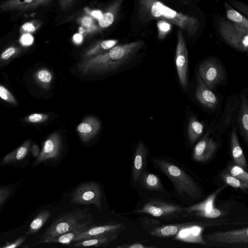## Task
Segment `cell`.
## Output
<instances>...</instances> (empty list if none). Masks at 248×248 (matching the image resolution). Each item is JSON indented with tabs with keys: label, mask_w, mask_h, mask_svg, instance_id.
<instances>
[{
	"label": "cell",
	"mask_w": 248,
	"mask_h": 248,
	"mask_svg": "<svg viewBox=\"0 0 248 248\" xmlns=\"http://www.w3.org/2000/svg\"><path fill=\"white\" fill-rule=\"evenodd\" d=\"M190 222L163 225L149 231L150 234L157 237L166 238L174 236L181 229Z\"/></svg>",
	"instance_id": "603a6c76"
},
{
	"label": "cell",
	"mask_w": 248,
	"mask_h": 248,
	"mask_svg": "<svg viewBox=\"0 0 248 248\" xmlns=\"http://www.w3.org/2000/svg\"><path fill=\"white\" fill-rule=\"evenodd\" d=\"M73 40L76 44H80L82 41V36L81 34H76L73 36Z\"/></svg>",
	"instance_id": "7dc6e473"
},
{
	"label": "cell",
	"mask_w": 248,
	"mask_h": 248,
	"mask_svg": "<svg viewBox=\"0 0 248 248\" xmlns=\"http://www.w3.org/2000/svg\"><path fill=\"white\" fill-rule=\"evenodd\" d=\"M48 115L43 113H33L26 118L27 121L32 123H42L46 121Z\"/></svg>",
	"instance_id": "ab89813d"
},
{
	"label": "cell",
	"mask_w": 248,
	"mask_h": 248,
	"mask_svg": "<svg viewBox=\"0 0 248 248\" xmlns=\"http://www.w3.org/2000/svg\"><path fill=\"white\" fill-rule=\"evenodd\" d=\"M117 248H154L152 246H146L142 243L139 242L130 243L127 244H121L116 247Z\"/></svg>",
	"instance_id": "ee69618b"
},
{
	"label": "cell",
	"mask_w": 248,
	"mask_h": 248,
	"mask_svg": "<svg viewBox=\"0 0 248 248\" xmlns=\"http://www.w3.org/2000/svg\"><path fill=\"white\" fill-rule=\"evenodd\" d=\"M237 123L241 136L246 143L248 142V104L246 95H241V105Z\"/></svg>",
	"instance_id": "ffe728a7"
},
{
	"label": "cell",
	"mask_w": 248,
	"mask_h": 248,
	"mask_svg": "<svg viewBox=\"0 0 248 248\" xmlns=\"http://www.w3.org/2000/svg\"><path fill=\"white\" fill-rule=\"evenodd\" d=\"M217 147V144L208 134L205 135L196 144L193 157L197 162H204L211 159Z\"/></svg>",
	"instance_id": "5bb4252c"
},
{
	"label": "cell",
	"mask_w": 248,
	"mask_h": 248,
	"mask_svg": "<svg viewBox=\"0 0 248 248\" xmlns=\"http://www.w3.org/2000/svg\"><path fill=\"white\" fill-rule=\"evenodd\" d=\"M230 174L233 177L248 184V173L243 168L237 165L232 166Z\"/></svg>",
	"instance_id": "d590c367"
},
{
	"label": "cell",
	"mask_w": 248,
	"mask_h": 248,
	"mask_svg": "<svg viewBox=\"0 0 248 248\" xmlns=\"http://www.w3.org/2000/svg\"><path fill=\"white\" fill-rule=\"evenodd\" d=\"M119 233L120 232L109 233L82 241L73 242L70 244L72 247L75 248L106 246L115 240Z\"/></svg>",
	"instance_id": "d6986e66"
},
{
	"label": "cell",
	"mask_w": 248,
	"mask_h": 248,
	"mask_svg": "<svg viewBox=\"0 0 248 248\" xmlns=\"http://www.w3.org/2000/svg\"><path fill=\"white\" fill-rule=\"evenodd\" d=\"M93 217L87 209H77L67 212L56 219L41 237L42 243L48 238L66 233L90 224Z\"/></svg>",
	"instance_id": "277c9868"
},
{
	"label": "cell",
	"mask_w": 248,
	"mask_h": 248,
	"mask_svg": "<svg viewBox=\"0 0 248 248\" xmlns=\"http://www.w3.org/2000/svg\"><path fill=\"white\" fill-rule=\"evenodd\" d=\"M139 19L146 23L155 19H163L174 24L190 36L195 35L200 22L194 16L179 13L159 0H138Z\"/></svg>",
	"instance_id": "6da1fadb"
},
{
	"label": "cell",
	"mask_w": 248,
	"mask_h": 248,
	"mask_svg": "<svg viewBox=\"0 0 248 248\" xmlns=\"http://www.w3.org/2000/svg\"><path fill=\"white\" fill-rule=\"evenodd\" d=\"M51 213L48 210H44L40 212L31 222L26 234L36 233L46 223L50 217Z\"/></svg>",
	"instance_id": "4dcf8cb0"
},
{
	"label": "cell",
	"mask_w": 248,
	"mask_h": 248,
	"mask_svg": "<svg viewBox=\"0 0 248 248\" xmlns=\"http://www.w3.org/2000/svg\"><path fill=\"white\" fill-rule=\"evenodd\" d=\"M124 0H114L109 5L106 11L99 18V26L106 28L110 26L114 21Z\"/></svg>",
	"instance_id": "7402d4cb"
},
{
	"label": "cell",
	"mask_w": 248,
	"mask_h": 248,
	"mask_svg": "<svg viewBox=\"0 0 248 248\" xmlns=\"http://www.w3.org/2000/svg\"><path fill=\"white\" fill-rule=\"evenodd\" d=\"M118 41L116 39L97 41L86 50L83 57L89 59L104 53L116 45Z\"/></svg>",
	"instance_id": "cb8c5ba5"
},
{
	"label": "cell",
	"mask_w": 248,
	"mask_h": 248,
	"mask_svg": "<svg viewBox=\"0 0 248 248\" xmlns=\"http://www.w3.org/2000/svg\"><path fill=\"white\" fill-rule=\"evenodd\" d=\"M35 77L42 86L45 88H48L52 81V75L48 70L43 68L37 71Z\"/></svg>",
	"instance_id": "1f68e13d"
},
{
	"label": "cell",
	"mask_w": 248,
	"mask_h": 248,
	"mask_svg": "<svg viewBox=\"0 0 248 248\" xmlns=\"http://www.w3.org/2000/svg\"><path fill=\"white\" fill-rule=\"evenodd\" d=\"M177 43L175 51V65L180 83L184 89L187 86L188 53L181 30L177 33Z\"/></svg>",
	"instance_id": "ba28073f"
},
{
	"label": "cell",
	"mask_w": 248,
	"mask_h": 248,
	"mask_svg": "<svg viewBox=\"0 0 248 248\" xmlns=\"http://www.w3.org/2000/svg\"><path fill=\"white\" fill-rule=\"evenodd\" d=\"M196 216L206 218H215L222 215V212L218 208L214 207L210 211L193 214Z\"/></svg>",
	"instance_id": "74e56055"
},
{
	"label": "cell",
	"mask_w": 248,
	"mask_h": 248,
	"mask_svg": "<svg viewBox=\"0 0 248 248\" xmlns=\"http://www.w3.org/2000/svg\"><path fill=\"white\" fill-rule=\"evenodd\" d=\"M102 193L99 186L94 182H88L79 185L73 192L71 202L78 204H93L101 210Z\"/></svg>",
	"instance_id": "8992f818"
},
{
	"label": "cell",
	"mask_w": 248,
	"mask_h": 248,
	"mask_svg": "<svg viewBox=\"0 0 248 248\" xmlns=\"http://www.w3.org/2000/svg\"><path fill=\"white\" fill-rule=\"evenodd\" d=\"M183 211L184 209L179 205L152 200L145 203L141 208L128 214H147L156 217L167 218L177 216Z\"/></svg>",
	"instance_id": "52a82bcc"
},
{
	"label": "cell",
	"mask_w": 248,
	"mask_h": 248,
	"mask_svg": "<svg viewBox=\"0 0 248 248\" xmlns=\"http://www.w3.org/2000/svg\"><path fill=\"white\" fill-rule=\"evenodd\" d=\"M139 180L147 189L159 191L163 188L159 178L153 173L143 171Z\"/></svg>",
	"instance_id": "4316f807"
},
{
	"label": "cell",
	"mask_w": 248,
	"mask_h": 248,
	"mask_svg": "<svg viewBox=\"0 0 248 248\" xmlns=\"http://www.w3.org/2000/svg\"><path fill=\"white\" fill-rule=\"evenodd\" d=\"M221 224L211 222H190L181 229L175 235L176 240L204 245L206 242L202 238V233L206 226Z\"/></svg>",
	"instance_id": "8fae6325"
},
{
	"label": "cell",
	"mask_w": 248,
	"mask_h": 248,
	"mask_svg": "<svg viewBox=\"0 0 248 248\" xmlns=\"http://www.w3.org/2000/svg\"><path fill=\"white\" fill-rule=\"evenodd\" d=\"M208 241L231 244H245L248 243V228L226 231L217 232L207 235Z\"/></svg>",
	"instance_id": "30bf717a"
},
{
	"label": "cell",
	"mask_w": 248,
	"mask_h": 248,
	"mask_svg": "<svg viewBox=\"0 0 248 248\" xmlns=\"http://www.w3.org/2000/svg\"><path fill=\"white\" fill-rule=\"evenodd\" d=\"M33 37L31 33H23L21 35L19 42L23 46H30L33 42Z\"/></svg>",
	"instance_id": "7bdbcfd3"
},
{
	"label": "cell",
	"mask_w": 248,
	"mask_h": 248,
	"mask_svg": "<svg viewBox=\"0 0 248 248\" xmlns=\"http://www.w3.org/2000/svg\"><path fill=\"white\" fill-rule=\"evenodd\" d=\"M20 49L18 47L15 46H12L6 48L1 54L0 58L3 60H7L12 58L13 56L18 54L20 51Z\"/></svg>",
	"instance_id": "f35d334b"
},
{
	"label": "cell",
	"mask_w": 248,
	"mask_h": 248,
	"mask_svg": "<svg viewBox=\"0 0 248 248\" xmlns=\"http://www.w3.org/2000/svg\"><path fill=\"white\" fill-rule=\"evenodd\" d=\"M100 128V123L95 117L88 116L77 126V132L82 141L86 142L93 139Z\"/></svg>",
	"instance_id": "e0dca14e"
},
{
	"label": "cell",
	"mask_w": 248,
	"mask_h": 248,
	"mask_svg": "<svg viewBox=\"0 0 248 248\" xmlns=\"http://www.w3.org/2000/svg\"><path fill=\"white\" fill-rule=\"evenodd\" d=\"M229 0L230 3L232 4L235 8L237 9L246 16H248V6L247 4L235 0Z\"/></svg>",
	"instance_id": "60d3db41"
},
{
	"label": "cell",
	"mask_w": 248,
	"mask_h": 248,
	"mask_svg": "<svg viewBox=\"0 0 248 248\" xmlns=\"http://www.w3.org/2000/svg\"><path fill=\"white\" fill-rule=\"evenodd\" d=\"M158 37L159 39H164L170 31L172 24L163 19H158L157 21Z\"/></svg>",
	"instance_id": "836d02e7"
},
{
	"label": "cell",
	"mask_w": 248,
	"mask_h": 248,
	"mask_svg": "<svg viewBox=\"0 0 248 248\" xmlns=\"http://www.w3.org/2000/svg\"><path fill=\"white\" fill-rule=\"evenodd\" d=\"M42 25V22L38 20H33L23 24L20 28L21 34L34 33L37 31Z\"/></svg>",
	"instance_id": "e575fe53"
},
{
	"label": "cell",
	"mask_w": 248,
	"mask_h": 248,
	"mask_svg": "<svg viewBox=\"0 0 248 248\" xmlns=\"http://www.w3.org/2000/svg\"><path fill=\"white\" fill-rule=\"evenodd\" d=\"M52 0H7L0 5L3 11L18 10L22 11L36 9L41 6L49 5Z\"/></svg>",
	"instance_id": "9a60e30c"
},
{
	"label": "cell",
	"mask_w": 248,
	"mask_h": 248,
	"mask_svg": "<svg viewBox=\"0 0 248 248\" xmlns=\"http://www.w3.org/2000/svg\"><path fill=\"white\" fill-rule=\"evenodd\" d=\"M203 130V124L194 116L189 118L187 126V135L189 141L194 143L201 136Z\"/></svg>",
	"instance_id": "83f0119b"
},
{
	"label": "cell",
	"mask_w": 248,
	"mask_h": 248,
	"mask_svg": "<svg viewBox=\"0 0 248 248\" xmlns=\"http://www.w3.org/2000/svg\"><path fill=\"white\" fill-rule=\"evenodd\" d=\"M75 0H59L60 8L62 11L69 9L73 4Z\"/></svg>",
	"instance_id": "f6af8a7d"
},
{
	"label": "cell",
	"mask_w": 248,
	"mask_h": 248,
	"mask_svg": "<svg viewBox=\"0 0 248 248\" xmlns=\"http://www.w3.org/2000/svg\"><path fill=\"white\" fill-rule=\"evenodd\" d=\"M125 226L122 223L111 222L102 225L90 226L78 233L74 238L73 242L82 241L93 237L105 235L109 233L121 232Z\"/></svg>",
	"instance_id": "7c38bea8"
},
{
	"label": "cell",
	"mask_w": 248,
	"mask_h": 248,
	"mask_svg": "<svg viewBox=\"0 0 248 248\" xmlns=\"http://www.w3.org/2000/svg\"><path fill=\"white\" fill-rule=\"evenodd\" d=\"M0 97L5 101L16 105L17 101L12 93L3 86L0 85Z\"/></svg>",
	"instance_id": "8d00e7d4"
},
{
	"label": "cell",
	"mask_w": 248,
	"mask_h": 248,
	"mask_svg": "<svg viewBox=\"0 0 248 248\" xmlns=\"http://www.w3.org/2000/svg\"><path fill=\"white\" fill-rule=\"evenodd\" d=\"M222 177L228 185L233 187L239 188L243 190H246L248 188V183L232 176L230 173H224L222 175Z\"/></svg>",
	"instance_id": "d6a6232c"
},
{
	"label": "cell",
	"mask_w": 248,
	"mask_h": 248,
	"mask_svg": "<svg viewBox=\"0 0 248 248\" xmlns=\"http://www.w3.org/2000/svg\"><path fill=\"white\" fill-rule=\"evenodd\" d=\"M231 147L234 163L244 170H247L248 168L246 157L240 145L234 127L232 128L231 133Z\"/></svg>",
	"instance_id": "44dd1931"
},
{
	"label": "cell",
	"mask_w": 248,
	"mask_h": 248,
	"mask_svg": "<svg viewBox=\"0 0 248 248\" xmlns=\"http://www.w3.org/2000/svg\"><path fill=\"white\" fill-rule=\"evenodd\" d=\"M93 16H94L95 17H97V18H100V17L101 16V14L100 12H98V11H94L93 13Z\"/></svg>",
	"instance_id": "c3c4849f"
},
{
	"label": "cell",
	"mask_w": 248,
	"mask_h": 248,
	"mask_svg": "<svg viewBox=\"0 0 248 248\" xmlns=\"http://www.w3.org/2000/svg\"><path fill=\"white\" fill-rule=\"evenodd\" d=\"M11 192V188L10 187H0V205L8 198Z\"/></svg>",
	"instance_id": "b9f144b4"
},
{
	"label": "cell",
	"mask_w": 248,
	"mask_h": 248,
	"mask_svg": "<svg viewBox=\"0 0 248 248\" xmlns=\"http://www.w3.org/2000/svg\"><path fill=\"white\" fill-rule=\"evenodd\" d=\"M61 139L58 133H55L50 135L43 143L42 150L34 164H37L57 157L61 151Z\"/></svg>",
	"instance_id": "4fadbf2b"
},
{
	"label": "cell",
	"mask_w": 248,
	"mask_h": 248,
	"mask_svg": "<svg viewBox=\"0 0 248 248\" xmlns=\"http://www.w3.org/2000/svg\"><path fill=\"white\" fill-rule=\"evenodd\" d=\"M142 40L115 45L106 52L86 59L78 64L83 73H104L115 70L134 56L142 47Z\"/></svg>",
	"instance_id": "7a4b0ae2"
},
{
	"label": "cell",
	"mask_w": 248,
	"mask_h": 248,
	"mask_svg": "<svg viewBox=\"0 0 248 248\" xmlns=\"http://www.w3.org/2000/svg\"><path fill=\"white\" fill-rule=\"evenodd\" d=\"M25 240V236H21L16 239L15 242L11 243H7L5 246H2L3 248H14L20 245Z\"/></svg>",
	"instance_id": "bcb514c9"
},
{
	"label": "cell",
	"mask_w": 248,
	"mask_h": 248,
	"mask_svg": "<svg viewBox=\"0 0 248 248\" xmlns=\"http://www.w3.org/2000/svg\"><path fill=\"white\" fill-rule=\"evenodd\" d=\"M147 153L144 144L142 141H139L135 150L132 169V177L135 182L139 180L143 171Z\"/></svg>",
	"instance_id": "ac0fdd59"
},
{
	"label": "cell",
	"mask_w": 248,
	"mask_h": 248,
	"mask_svg": "<svg viewBox=\"0 0 248 248\" xmlns=\"http://www.w3.org/2000/svg\"><path fill=\"white\" fill-rule=\"evenodd\" d=\"M219 32L230 46L241 52L248 51V30L227 20L220 21Z\"/></svg>",
	"instance_id": "5b68a950"
},
{
	"label": "cell",
	"mask_w": 248,
	"mask_h": 248,
	"mask_svg": "<svg viewBox=\"0 0 248 248\" xmlns=\"http://www.w3.org/2000/svg\"><path fill=\"white\" fill-rule=\"evenodd\" d=\"M195 96L199 102L207 108H214L218 104L217 97L204 83L198 73L197 74Z\"/></svg>",
	"instance_id": "2e32d148"
},
{
	"label": "cell",
	"mask_w": 248,
	"mask_h": 248,
	"mask_svg": "<svg viewBox=\"0 0 248 248\" xmlns=\"http://www.w3.org/2000/svg\"><path fill=\"white\" fill-rule=\"evenodd\" d=\"M227 16L231 22L248 30V20L232 8L227 2H224Z\"/></svg>",
	"instance_id": "f1b7e54d"
},
{
	"label": "cell",
	"mask_w": 248,
	"mask_h": 248,
	"mask_svg": "<svg viewBox=\"0 0 248 248\" xmlns=\"http://www.w3.org/2000/svg\"><path fill=\"white\" fill-rule=\"evenodd\" d=\"M154 163L172 183L179 194L193 200L199 199L202 196L201 187L180 167L161 158H154Z\"/></svg>",
	"instance_id": "3957f363"
},
{
	"label": "cell",
	"mask_w": 248,
	"mask_h": 248,
	"mask_svg": "<svg viewBox=\"0 0 248 248\" xmlns=\"http://www.w3.org/2000/svg\"><path fill=\"white\" fill-rule=\"evenodd\" d=\"M89 226V224L86 225L72 231L63 233L56 237L47 239L45 240L44 242L59 243L62 244L69 245L73 242L74 238L78 233L83 231Z\"/></svg>",
	"instance_id": "f546056e"
},
{
	"label": "cell",
	"mask_w": 248,
	"mask_h": 248,
	"mask_svg": "<svg viewBox=\"0 0 248 248\" xmlns=\"http://www.w3.org/2000/svg\"><path fill=\"white\" fill-rule=\"evenodd\" d=\"M30 140H27L21 146L8 154L2 160L3 164L21 160L27 155L31 147Z\"/></svg>",
	"instance_id": "484cf974"
},
{
	"label": "cell",
	"mask_w": 248,
	"mask_h": 248,
	"mask_svg": "<svg viewBox=\"0 0 248 248\" xmlns=\"http://www.w3.org/2000/svg\"><path fill=\"white\" fill-rule=\"evenodd\" d=\"M224 187L223 186L217 189L201 202L187 207L184 209V211L188 214L210 211L214 207L215 200L217 194Z\"/></svg>",
	"instance_id": "d4e9b609"
},
{
	"label": "cell",
	"mask_w": 248,
	"mask_h": 248,
	"mask_svg": "<svg viewBox=\"0 0 248 248\" xmlns=\"http://www.w3.org/2000/svg\"><path fill=\"white\" fill-rule=\"evenodd\" d=\"M198 73L204 83L211 89L216 86L223 77L222 67L213 59L202 62L199 67Z\"/></svg>",
	"instance_id": "9c48e42d"
}]
</instances>
